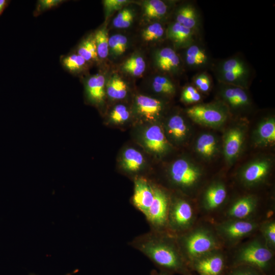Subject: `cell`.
<instances>
[{
    "label": "cell",
    "mask_w": 275,
    "mask_h": 275,
    "mask_svg": "<svg viewBox=\"0 0 275 275\" xmlns=\"http://www.w3.org/2000/svg\"><path fill=\"white\" fill-rule=\"evenodd\" d=\"M167 231L148 232L135 237L129 245L139 251L161 271L188 275L185 259L176 238Z\"/></svg>",
    "instance_id": "obj_1"
},
{
    "label": "cell",
    "mask_w": 275,
    "mask_h": 275,
    "mask_svg": "<svg viewBox=\"0 0 275 275\" xmlns=\"http://www.w3.org/2000/svg\"><path fill=\"white\" fill-rule=\"evenodd\" d=\"M176 240L185 259L194 260L213 250L217 245L214 237L207 231L199 230L178 235Z\"/></svg>",
    "instance_id": "obj_2"
},
{
    "label": "cell",
    "mask_w": 275,
    "mask_h": 275,
    "mask_svg": "<svg viewBox=\"0 0 275 275\" xmlns=\"http://www.w3.org/2000/svg\"><path fill=\"white\" fill-rule=\"evenodd\" d=\"M154 192L153 202L144 216L150 230L167 231L170 198L163 189L155 184H154Z\"/></svg>",
    "instance_id": "obj_3"
},
{
    "label": "cell",
    "mask_w": 275,
    "mask_h": 275,
    "mask_svg": "<svg viewBox=\"0 0 275 275\" xmlns=\"http://www.w3.org/2000/svg\"><path fill=\"white\" fill-rule=\"evenodd\" d=\"M193 218V208L187 201L181 198L170 200L167 231L175 234L183 233L190 225Z\"/></svg>",
    "instance_id": "obj_4"
},
{
    "label": "cell",
    "mask_w": 275,
    "mask_h": 275,
    "mask_svg": "<svg viewBox=\"0 0 275 275\" xmlns=\"http://www.w3.org/2000/svg\"><path fill=\"white\" fill-rule=\"evenodd\" d=\"M272 257V254L266 246L258 242H252L241 249L238 255V261L260 269L266 268Z\"/></svg>",
    "instance_id": "obj_5"
},
{
    "label": "cell",
    "mask_w": 275,
    "mask_h": 275,
    "mask_svg": "<svg viewBox=\"0 0 275 275\" xmlns=\"http://www.w3.org/2000/svg\"><path fill=\"white\" fill-rule=\"evenodd\" d=\"M154 187V184L145 177H136L134 180L131 203L144 215L146 214L153 202Z\"/></svg>",
    "instance_id": "obj_6"
},
{
    "label": "cell",
    "mask_w": 275,
    "mask_h": 275,
    "mask_svg": "<svg viewBox=\"0 0 275 275\" xmlns=\"http://www.w3.org/2000/svg\"><path fill=\"white\" fill-rule=\"evenodd\" d=\"M186 112L194 121L211 127L221 125L226 118V114L222 110L210 105H195L188 108Z\"/></svg>",
    "instance_id": "obj_7"
},
{
    "label": "cell",
    "mask_w": 275,
    "mask_h": 275,
    "mask_svg": "<svg viewBox=\"0 0 275 275\" xmlns=\"http://www.w3.org/2000/svg\"><path fill=\"white\" fill-rule=\"evenodd\" d=\"M200 175L199 170L183 159L176 160L170 169L172 181L179 186L187 187L194 185Z\"/></svg>",
    "instance_id": "obj_8"
},
{
    "label": "cell",
    "mask_w": 275,
    "mask_h": 275,
    "mask_svg": "<svg viewBox=\"0 0 275 275\" xmlns=\"http://www.w3.org/2000/svg\"><path fill=\"white\" fill-rule=\"evenodd\" d=\"M224 265V259L221 255L210 253L196 259L194 263L200 275H220Z\"/></svg>",
    "instance_id": "obj_9"
},
{
    "label": "cell",
    "mask_w": 275,
    "mask_h": 275,
    "mask_svg": "<svg viewBox=\"0 0 275 275\" xmlns=\"http://www.w3.org/2000/svg\"><path fill=\"white\" fill-rule=\"evenodd\" d=\"M146 147L151 151L162 153L168 148V143L160 126L152 125L145 131L143 136Z\"/></svg>",
    "instance_id": "obj_10"
},
{
    "label": "cell",
    "mask_w": 275,
    "mask_h": 275,
    "mask_svg": "<svg viewBox=\"0 0 275 275\" xmlns=\"http://www.w3.org/2000/svg\"><path fill=\"white\" fill-rule=\"evenodd\" d=\"M256 228L255 223L244 221H234L224 224L220 230L226 237L236 239L244 237L252 233Z\"/></svg>",
    "instance_id": "obj_11"
},
{
    "label": "cell",
    "mask_w": 275,
    "mask_h": 275,
    "mask_svg": "<svg viewBox=\"0 0 275 275\" xmlns=\"http://www.w3.org/2000/svg\"><path fill=\"white\" fill-rule=\"evenodd\" d=\"M135 105L138 113L148 120L157 118L162 108V103L159 100L143 95L136 97Z\"/></svg>",
    "instance_id": "obj_12"
},
{
    "label": "cell",
    "mask_w": 275,
    "mask_h": 275,
    "mask_svg": "<svg viewBox=\"0 0 275 275\" xmlns=\"http://www.w3.org/2000/svg\"><path fill=\"white\" fill-rule=\"evenodd\" d=\"M155 61L157 68L166 72L175 71L180 65L178 56L170 47L158 50L155 54Z\"/></svg>",
    "instance_id": "obj_13"
},
{
    "label": "cell",
    "mask_w": 275,
    "mask_h": 275,
    "mask_svg": "<svg viewBox=\"0 0 275 275\" xmlns=\"http://www.w3.org/2000/svg\"><path fill=\"white\" fill-rule=\"evenodd\" d=\"M105 78L102 74L89 77L86 82V90L89 99L93 102H102L105 96Z\"/></svg>",
    "instance_id": "obj_14"
},
{
    "label": "cell",
    "mask_w": 275,
    "mask_h": 275,
    "mask_svg": "<svg viewBox=\"0 0 275 275\" xmlns=\"http://www.w3.org/2000/svg\"><path fill=\"white\" fill-rule=\"evenodd\" d=\"M243 139V134L239 128H233L230 130L225 138L224 151L228 160L234 159L239 153Z\"/></svg>",
    "instance_id": "obj_15"
},
{
    "label": "cell",
    "mask_w": 275,
    "mask_h": 275,
    "mask_svg": "<svg viewBox=\"0 0 275 275\" xmlns=\"http://www.w3.org/2000/svg\"><path fill=\"white\" fill-rule=\"evenodd\" d=\"M270 163L267 160H259L252 163L243 171L242 177L249 184H253L261 181L267 175Z\"/></svg>",
    "instance_id": "obj_16"
},
{
    "label": "cell",
    "mask_w": 275,
    "mask_h": 275,
    "mask_svg": "<svg viewBox=\"0 0 275 275\" xmlns=\"http://www.w3.org/2000/svg\"><path fill=\"white\" fill-rule=\"evenodd\" d=\"M255 207V199L251 197H245L234 203L229 211V214L235 218H244L254 211Z\"/></svg>",
    "instance_id": "obj_17"
},
{
    "label": "cell",
    "mask_w": 275,
    "mask_h": 275,
    "mask_svg": "<svg viewBox=\"0 0 275 275\" xmlns=\"http://www.w3.org/2000/svg\"><path fill=\"white\" fill-rule=\"evenodd\" d=\"M144 163L142 154L133 148L126 150L122 156V163L123 169L131 173L140 170Z\"/></svg>",
    "instance_id": "obj_18"
},
{
    "label": "cell",
    "mask_w": 275,
    "mask_h": 275,
    "mask_svg": "<svg viewBox=\"0 0 275 275\" xmlns=\"http://www.w3.org/2000/svg\"><path fill=\"white\" fill-rule=\"evenodd\" d=\"M226 190L221 184L209 187L205 195V205L208 209H213L221 205L226 197Z\"/></svg>",
    "instance_id": "obj_19"
},
{
    "label": "cell",
    "mask_w": 275,
    "mask_h": 275,
    "mask_svg": "<svg viewBox=\"0 0 275 275\" xmlns=\"http://www.w3.org/2000/svg\"><path fill=\"white\" fill-rule=\"evenodd\" d=\"M105 87L107 95L113 99H123L127 93L126 82L117 75H114L109 78Z\"/></svg>",
    "instance_id": "obj_20"
},
{
    "label": "cell",
    "mask_w": 275,
    "mask_h": 275,
    "mask_svg": "<svg viewBox=\"0 0 275 275\" xmlns=\"http://www.w3.org/2000/svg\"><path fill=\"white\" fill-rule=\"evenodd\" d=\"M63 67L71 73H80L88 67V63L77 53L63 56L61 58Z\"/></svg>",
    "instance_id": "obj_21"
},
{
    "label": "cell",
    "mask_w": 275,
    "mask_h": 275,
    "mask_svg": "<svg viewBox=\"0 0 275 275\" xmlns=\"http://www.w3.org/2000/svg\"><path fill=\"white\" fill-rule=\"evenodd\" d=\"M76 53L82 57L88 63L98 60L93 35L89 36L82 40L77 47Z\"/></svg>",
    "instance_id": "obj_22"
},
{
    "label": "cell",
    "mask_w": 275,
    "mask_h": 275,
    "mask_svg": "<svg viewBox=\"0 0 275 275\" xmlns=\"http://www.w3.org/2000/svg\"><path fill=\"white\" fill-rule=\"evenodd\" d=\"M167 34L172 41L178 44H181L190 39L192 30L176 21L169 27Z\"/></svg>",
    "instance_id": "obj_23"
},
{
    "label": "cell",
    "mask_w": 275,
    "mask_h": 275,
    "mask_svg": "<svg viewBox=\"0 0 275 275\" xmlns=\"http://www.w3.org/2000/svg\"><path fill=\"white\" fill-rule=\"evenodd\" d=\"M167 10V6L162 1L149 0L144 3V14L149 19L160 18L166 15Z\"/></svg>",
    "instance_id": "obj_24"
},
{
    "label": "cell",
    "mask_w": 275,
    "mask_h": 275,
    "mask_svg": "<svg viewBox=\"0 0 275 275\" xmlns=\"http://www.w3.org/2000/svg\"><path fill=\"white\" fill-rule=\"evenodd\" d=\"M257 136L259 143L268 144L275 141V122L273 118L263 122L259 126Z\"/></svg>",
    "instance_id": "obj_25"
},
{
    "label": "cell",
    "mask_w": 275,
    "mask_h": 275,
    "mask_svg": "<svg viewBox=\"0 0 275 275\" xmlns=\"http://www.w3.org/2000/svg\"><path fill=\"white\" fill-rule=\"evenodd\" d=\"M99 59L107 58L109 53L107 31L105 26L100 28L93 34Z\"/></svg>",
    "instance_id": "obj_26"
},
{
    "label": "cell",
    "mask_w": 275,
    "mask_h": 275,
    "mask_svg": "<svg viewBox=\"0 0 275 275\" xmlns=\"http://www.w3.org/2000/svg\"><path fill=\"white\" fill-rule=\"evenodd\" d=\"M146 65L143 58L134 55L128 58L122 65V69L134 76L142 75L145 72Z\"/></svg>",
    "instance_id": "obj_27"
},
{
    "label": "cell",
    "mask_w": 275,
    "mask_h": 275,
    "mask_svg": "<svg viewBox=\"0 0 275 275\" xmlns=\"http://www.w3.org/2000/svg\"><path fill=\"white\" fill-rule=\"evenodd\" d=\"M216 141L214 137L210 134H203L197 140L196 149L198 152L205 157L211 156L215 152Z\"/></svg>",
    "instance_id": "obj_28"
},
{
    "label": "cell",
    "mask_w": 275,
    "mask_h": 275,
    "mask_svg": "<svg viewBox=\"0 0 275 275\" xmlns=\"http://www.w3.org/2000/svg\"><path fill=\"white\" fill-rule=\"evenodd\" d=\"M168 129L169 133L177 140L182 139L186 134V124L183 119L179 115H174L170 119Z\"/></svg>",
    "instance_id": "obj_29"
},
{
    "label": "cell",
    "mask_w": 275,
    "mask_h": 275,
    "mask_svg": "<svg viewBox=\"0 0 275 275\" xmlns=\"http://www.w3.org/2000/svg\"><path fill=\"white\" fill-rule=\"evenodd\" d=\"M176 22L192 30L197 23V17L195 10L189 6L181 8L177 13Z\"/></svg>",
    "instance_id": "obj_30"
},
{
    "label": "cell",
    "mask_w": 275,
    "mask_h": 275,
    "mask_svg": "<svg viewBox=\"0 0 275 275\" xmlns=\"http://www.w3.org/2000/svg\"><path fill=\"white\" fill-rule=\"evenodd\" d=\"M224 96L229 103L234 106L243 105L248 103V97L242 89L230 88L226 89Z\"/></svg>",
    "instance_id": "obj_31"
},
{
    "label": "cell",
    "mask_w": 275,
    "mask_h": 275,
    "mask_svg": "<svg viewBox=\"0 0 275 275\" xmlns=\"http://www.w3.org/2000/svg\"><path fill=\"white\" fill-rule=\"evenodd\" d=\"M128 46L127 37L122 34H115L109 38V51L115 57L122 54L126 50Z\"/></svg>",
    "instance_id": "obj_32"
},
{
    "label": "cell",
    "mask_w": 275,
    "mask_h": 275,
    "mask_svg": "<svg viewBox=\"0 0 275 275\" xmlns=\"http://www.w3.org/2000/svg\"><path fill=\"white\" fill-rule=\"evenodd\" d=\"M185 60L187 64L191 66L199 65L207 60L205 52L197 45L190 46L186 50Z\"/></svg>",
    "instance_id": "obj_33"
},
{
    "label": "cell",
    "mask_w": 275,
    "mask_h": 275,
    "mask_svg": "<svg viewBox=\"0 0 275 275\" xmlns=\"http://www.w3.org/2000/svg\"><path fill=\"white\" fill-rule=\"evenodd\" d=\"M152 86L154 91L158 93L170 95L175 92L174 84L165 76H155L153 79Z\"/></svg>",
    "instance_id": "obj_34"
},
{
    "label": "cell",
    "mask_w": 275,
    "mask_h": 275,
    "mask_svg": "<svg viewBox=\"0 0 275 275\" xmlns=\"http://www.w3.org/2000/svg\"><path fill=\"white\" fill-rule=\"evenodd\" d=\"M134 14L132 10L125 8L121 10L114 18L113 24L114 27L118 29H125L131 24Z\"/></svg>",
    "instance_id": "obj_35"
},
{
    "label": "cell",
    "mask_w": 275,
    "mask_h": 275,
    "mask_svg": "<svg viewBox=\"0 0 275 275\" xmlns=\"http://www.w3.org/2000/svg\"><path fill=\"white\" fill-rule=\"evenodd\" d=\"M223 73H230L241 77L246 72L243 64L236 59H231L224 62L222 66Z\"/></svg>",
    "instance_id": "obj_36"
},
{
    "label": "cell",
    "mask_w": 275,
    "mask_h": 275,
    "mask_svg": "<svg viewBox=\"0 0 275 275\" xmlns=\"http://www.w3.org/2000/svg\"><path fill=\"white\" fill-rule=\"evenodd\" d=\"M163 26L158 22L149 25L142 34L143 39L146 41H153L161 38L164 34Z\"/></svg>",
    "instance_id": "obj_37"
},
{
    "label": "cell",
    "mask_w": 275,
    "mask_h": 275,
    "mask_svg": "<svg viewBox=\"0 0 275 275\" xmlns=\"http://www.w3.org/2000/svg\"><path fill=\"white\" fill-rule=\"evenodd\" d=\"M64 0H39L37 2L33 15L37 16L42 13L56 8L63 4Z\"/></svg>",
    "instance_id": "obj_38"
},
{
    "label": "cell",
    "mask_w": 275,
    "mask_h": 275,
    "mask_svg": "<svg viewBox=\"0 0 275 275\" xmlns=\"http://www.w3.org/2000/svg\"><path fill=\"white\" fill-rule=\"evenodd\" d=\"M129 112L127 107L122 104L116 105L112 111L110 118L115 123H122L129 117Z\"/></svg>",
    "instance_id": "obj_39"
},
{
    "label": "cell",
    "mask_w": 275,
    "mask_h": 275,
    "mask_svg": "<svg viewBox=\"0 0 275 275\" xmlns=\"http://www.w3.org/2000/svg\"><path fill=\"white\" fill-rule=\"evenodd\" d=\"M183 101L187 103H194L201 99V95L197 89L193 86L186 87L183 91L181 96Z\"/></svg>",
    "instance_id": "obj_40"
},
{
    "label": "cell",
    "mask_w": 275,
    "mask_h": 275,
    "mask_svg": "<svg viewBox=\"0 0 275 275\" xmlns=\"http://www.w3.org/2000/svg\"><path fill=\"white\" fill-rule=\"evenodd\" d=\"M129 2L127 0H105L103 1L106 14L109 15L112 12L121 9Z\"/></svg>",
    "instance_id": "obj_41"
},
{
    "label": "cell",
    "mask_w": 275,
    "mask_h": 275,
    "mask_svg": "<svg viewBox=\"0 0 275 275\" xmlns=\"http://www.w3.org/2000/svg\"><path fill=\"white\" fill-rule=\"evenodd\" d=\"M196 86L202 92H207L210 85V81L208 76L204 74H201L196 77L195 80Z\"/></svg>",
    "instance_id": "obj_42"
},
{
    "label": "cell",
    "mask_w": 275,
    "mask_h": 275,
    "mask_svg": "<svg viewBox=\"0 0 275 275\" xmlns=\"http://www.w3.org/2000/svg\"><path fill=\"white\" fill-rule=\"evenodd\" d=\"M265 236L271 245L275 244V224L272 222L269 223L265 227Z\"/></svg>",
    "instance_id": "obj_43"
},
{
    "label": "cell",
    "mask_w": 275,
    "mask_h": 275,
    "mask_svg": "<svg viewBox=\"0 0 275 275\" xmlns=\"http://www.w3.org/2000/svg\"><path fill=\"white\" fill-rule=\"evenodd\" d=\"M231 275H258L255 272L248 269L238 270L233 272Z\"/></svg>",
    "instance_id": "obj_44"
},
{
    "label": "cell",
    "mask_w": 275,
    "mask_h": 275,
    "mask_svg": "<svg viewBox=\"0 0 275 275\" xmlns=\"http://www.w3.org/2000/svg\"><path fill=\"white\" fill-rule=\"evenodd\" d=\"M10 1L8 0H0V15L7 8Z\"/></svg>",
    "instance_id": "obj_45"
},
{
    "label": "cell",
    "mask_w": 275,
    "mask_h": 275,
    "mask_svg": "<svg viewBox=\"0 0 275 275\" xmlns=\"http://www.w3.org/2000/svg\"><path fill=\"white\" fill-rule=\"evenodd\" d=\"M150 275H170V273L161 270L159 272L155 270H153Z\"/></svg>",
    "instance_id": "obj_46"
},
{
    "label": "cell",
    "mask_w": 275,
    "mask_h": 275,
    "mask_svg": "<svg viewBox=\"0 0 275 275\" xmlns=\"http://www.w3.org/2000/svg\"><path fill=\"white\" fill-rule=\"evenodd\" d=\"M75 271H74V272H72V273H67V274H66V275H72V273H73V272H74ZM29 275H36V274H34V273H31V274H30Z\"/></svg>",
    "instance_id": "obj_47"
}]
</instances>
